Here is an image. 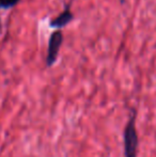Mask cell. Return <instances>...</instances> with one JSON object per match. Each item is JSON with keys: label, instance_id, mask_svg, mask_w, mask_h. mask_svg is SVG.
Segmentation results:
<instances>
[{"label": "cell", "instance_id": "2", "mask_svg": "<svg viewBox=\"0 0 156 157\" xmlns=\"http://www.w3.org/2000/svg\"><path fill=\"white\" fill-rule=\"evenodd\" d=\"M62 41H63V35L60 31L54 32L51 34V36H50L49 44H48L47 58H46V62H47L48 66H51L52 64L56 62Z\"/></svg>", "mask_w": 156, "mask_h": 157}, {"label": "cell", "instance_id": "3", "mask_svg": "<svg viewBox=\"0 0 156 157\" xmlns=\"http://www.w3.org/2000/svg\"><path fill=\"white\" fill-rule=\"evenodd\" d=\"M72 19H73V14L71 13V11L65 10L58 17H56L54 21H50V26L54 28H62L67 26Z\"/></svg>", "mask_w": 156, "mask_h": 157}, {"label": "cell", "instance_id": "4", "mask_svg": "<svg viewBox=\"0 0 156 157\" xmlns=\"http://www.w3.org/2000/svg\"><path fill=\"white\" fill-rule=\"evenodd\" d=\"M18 0H0V6H14L15 3H17Z\"/></svg>", "mask_w": 156, "mask_h": 157}, {"label": "cell", "instance_id": "1", "mask_svg": "<svg viewBox=\"0 0 156 157\" xmlns=\"http://www.w3.org/2000/svg\"><path fill=\"white\" fill-rule=\"evenodd\" d=\"M136 112L131 114L127 124L125 125L123 140H124V157H137L139 137L136 129Z\"/></svg>", "mask_w": 156, "mask_h": 157}]
</instances>
